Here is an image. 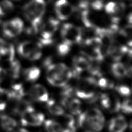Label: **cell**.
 <instances>
[{"instance_id":"cell-1","label":"cell","mask_w":132,"mask_h":132,"mask_svg":"<svg viewBox=\"0 0 132 132\" xmlns=\"http://www.w3.org/2000/svg\"><path fill=\"white\" fill-rule=\"evenodd\" d=\"M78 125L84 132H99L105 123V118L97 108H92L78 115Z\"/></svg>"},{"instance_id":"cell-2","label":"cell","mask_w":132,"mask_h":132,"mask_svg":"<svg viewBox=\"0 0 132 132\" xmlns=\"http://www.w3.org/2000/svg\"><path fill=\"white\" fill-rule=\"evenodd\" d=\"M71 78H73L72 71L64 63L52 64L46 68V79L53 86H64Z\"/></svg>"},{"instance_id":"cell-3","label":"cell","mask_w":132,"mask_h":132,"mask_svg":"<svg viewBox=\"0 0 132 132\" xmlns=\"http://www.w3.org/2000/svg\"><path fill=\"white\" fill-rule=\"evenodd\" d=\"M45 8L46 4L44 0H31L24 7L26 17L31 22L35 32L39 31Z\"/></svg>"},{"instance_id":"cell-4","label":"cell","mask_w":132,"mask_h":132,"mask_svg":"<svg viewBox=\"0 0 132 132\" xmlns=\"http://www.w3.org/2000/svg\"><path fill=\"white\" fill-rule=\"evenodd\" d=\"M97 80L92 76L81 79L75 89V95L79 98L87 101L90 100L96 93L95 89L97 86Z\"/></svg>"},{"instance_id":"cell-5","label":"cell","mask_w":132,"mask_h":132,"mask_svg":"<svg viewBox=\"0 0 132 132\" xmlns=\"http://www.w3.org/2000/svg\"><path fill=\"white\" fill-rule=\"evenodd\" d=\"M21 115V123L23 126H38L44 122L43 114L37 112L31 105H30L23 111Z\"/></svg>"},{"instance_id":"cell-6","label":"cell","mask_w":132,"mask_h":132,"mask_svg":"<svg viewBox=\"0 0 132 132\" xmlns=\"http://www.w3.org/2000/svg\"><path fill=\"white\" fill-rule=\"evenodd\" d=\"M61 35L64 42L70 45L79 43L82 39V31L81 28L70 23H66L63 26Z\"/></svg>"},{"instance_id":"cell-7","label":"cell","mask_w":132,"mask_h":132,"mask_svg":"<svg viewBox=\"0 0 132 132\" xmlns=\"http://www.w3.org/2000/svg\"><path fill=\"white\" fill-rule=\"evenodd\" d=\"M59 22L54 18H50L41 27V38L40 42L42 45H49L53 42L52 37L57 30Z\"/></svg>"},{"instance_id":"cell-8","label":"cell","mask_w":132,"mask_h":132,"mask_svg":"<svg viewBox=\"0 0 132 132\" xmlns=\"http://www.w3.org/2000/svg\"><path fill=\"white\" fill-rule=\"evenodd\" d=\"M23 27V21L19 18H15L4 23V34L8 38H13L22 32Z\"/></svg>"},{"instance_id":"cell-9","label":"cell","mask_w":132,"mask_h":132,"mask_svg":"<svg viewBox=\"0 0 132 132\" xmlns=\"http://www.w3.org/2000/svg\"><path fill=\"white\" fill-rule=\"evenodd\" d=\"M55 11L58 18L67 20L74 11V7L67 0H58L55 4Z\"/></svg>"},{"instance_id":"cell-10","label":"cell","mask_w":132,"mask_h":132,"mask_svg":"<svg viewBox=\"0 0 132 132\" xmlns=\"http://www.w3.org/2000/svg\"><path fill=\"white\" fill-rule=\"evenodd\" d=\"M30 96L33 100L38 102H46L49 99V94L46 89L40 84H35L29 90Z\"/></svg>"},{"instance_id":"cell-11","label":"cell","mask_w":132,"mask_h":132,"mask_svg":"<svg viewBox=\"0 0 132 132\" xmlns=\"http://www.w3.org/2000/svg\"><path fill=\"white\" fill-rule=\"evenodd\" d=\"M90 66V61L82 56L75 57L73 60V75L75 78H78L79 75L85 71H88Z\"/></svg>"},{"instance_id":"cell-12","label":"cell","mask_w":132,"mask_h":132,"mask_svg":"<svg viewBox=\"0 0 132 132\" xmlns=\"http://www.w3.org/2000/svg\"><path fill=\"white\" fill-rule=\"evenodd\" d=\"M128 127V123L123 115H118L108 122V129L110 132H124Z\"/></svg>"},{"instance_id":"cell-13","label":"cell","mask_w":132,"mask_h":132,"mask_svg":"<svg viewBox=\"0 0 132 132\" xmlns=\"http://www.w3.org/2000/svg\"><path fill=\"white\" fill-rule=\"evenodd\" d=\"M131 49H128L125 46L118 45L114 42L111 45L107 52V55H109L113 60L118 62L125 55L128 53Z\"/></svg>"},{"instance_id":"cell-14","label":"cell","mask_w":132,"mask_h":132,"mask_svg":"<svg viewBox=\"0 0 132 132\" xmlns=\"http://www.w3.org/2000/svg\"><path fill=\"white\" fill-rule=\"evenodd\" d=\"M60 103L65 108L69 110L73 115H78L81 113V102L75 98H61Z\"/></svg>"},{"instance_id":"cell-15","label":"cell","mask_w":132,"mask_h":132,"mask_svg":"<svg viewBox=\"0 0 132 132\" xmlns=\"http://www.w3.org/2000/svg\"><path fill=\"white\" fill-rule=\"evenodd\" d=\"M41 45H42L39 42L30 41H24L19 45L18 48V53L22 57L28 58L35 49Z\"/></svg>"},{"instance_id":"cell-16","label":"cell","mask_w":132,"mask_h":132,"mask_svg":"<svg viewBox=\"0 0 132 132\" xmlns=\"http://www.w3.org/2000/svg\"><path fill=\"white\" fill-rule=\"evenodd\" d=\"M9 99L16 101L22 100L26 95L24 86L20 83L13 84L11 86V89L9 90Z\"/></svg>"},{"instance_id":"cell-17","label":"cell","mask_w":132,"mask_h":132,"mask_svg":"<svg viewBox=\"0 0 132 132\" xmlns=\"http://www.w3.org/2000/svg\"><path fill=\"white\" fill-rule=\"evenodd\" d=\"M0 124L2 128L7 132H12L17 126V122L15 120L6 115L0 117Z\"/></svg>"},{"instance_id":"cell-18","label":"cell","mask_w":132,"mask_h":132,"mask_svg":"<svg viewBox=\"0 0 132 132\" xmlns=\"http://www.w3.org/2000/svg\"><path fill=\"white\" fill-rule=\"evenodd\" d=\"M46 108L49 112L52 115L62 116L64 114V110L60 105L57 104L55 100L52 98L48 99L46 101Z\"/></svg>"},{"instance_id":"cell-19","label":"cell","mask_w":132,"mask_h":132,"mask_svg":"<svg viewBox=\"0 0 132 132\" xmlns=\"http://www.w3.org/2000/svg\"><path fill=\"white\" fill-rule=\"evenodd\" d=\"M111 72L114 76L118 79L123 78L128 75L127 68L125 64L122 63L117 62L111 65Z\"/></svg>"},{"instance_id":"cell-20","label":"cell","mask_w":132,"mask_h":132,"mask_svg":"<svg viewBox=\"0 0 132 132\" xmlns=\"http://www.w3.org/2000/svg\"><path fill=\"white\" fill-rule=\"evenodd\" d=\"M41 74V70L37 67H31L27 68L23 72L24 79L28 82H34L39 78Z\"/></svg>"},{"instance_id":"cell-21","label":"cell","mask_w":132,"mask_h":132,"mask_svg":"<svg viewBox=\"0 0 132 132\" xmlns=\"http://www.w3.org/2000/svg\"><path fill=\"white\" fill-rule=\"evenodd\" d=\"M21 65L18 60H13L11 62L10 67L8 70V74L12 79H18L20 76Z\"/></svg>"},{"instance_id":"cell-22","label":"cell","mask_w":132,"mask_h":132,"mask_svg":"<svg viewBox=\"0 0 132 132\" xmlns=\"http://www.w3.org/2000/svg\"><path fill=\"white\" fill-rule=\"evenodd\" d=\"M85 45L90 50H99L101 51L103 43L100 37H92L86 39L85 42Z\"/></svg>"},{"instance_id":"cell-23","label":"cell","mask_w":132,"mask_h":132,"mask_svg":"<svg viewBox=\"0 0 132 132\" xmlns=\"http://www.w3.org/2000/svg\"><path fill=\"white\" fill-rule=\"evenodd\" d=\"M44 127L47 132H61L63 128L60 123L52 119L45 121Z\"/></svg>"},{"instance_id":"cell-24","label":"cell","mask_w":132,"mask_h":132,"mask_svg":"<svg viewBox=\"0 0 132 132\" xmlns=\"http://www.w3.org/2000/svg\"><path fill=\"white\" fill-rule=\"evenodd\" d=\"M125 5L123 2H119L117 5V8L115 12L111 15V21L113 24H117L123 15Z\"/></svg>"},{"instance_id":"cell-25","label":"cell","mask_w":132,"mask_h":132,"mask_svg":"<svg viewBox=\"0 0 132 132\" xmlns=\"http://www.w3.org/2000/svg\"><path fill=\"white\" fill-rule=\"evenodd\" d=\"M121 103L119 99L114 95H110V104L108 111L111 113L118 112L121 110Z\"/></svg>"},{"instance_id":"cell-26","label":"cell","mask_w":132,"mask_h":132,"mask_svg":"<svg viewBox=\"0 0 132 132\" xmlns=\"http://www.w3.org/2000/svg\"><path fill=\"white\" fill-rule=\"evenodd\" d=\"M14 6L9 0H2L0 2V16H3L13 10Z\"/></svg>"},{"instance_id":"cell-27","label":"cell","mask_w":132,"mask_h":132,"mask_svg":"<svg viewBox=\"0 0 132 132\" xmlns=\"http://www.w3.org/2000/svg\"><path fill=\"white\" fill-rule=\"evenodd\" d=\"M97 85L98 86L103 89H111L115 88L114 82L102 77L97 79Z\"/></svg>"},{"instance_id":"cell-28","label":"cell","mask_w":132,"mask_h":132,"mask_svg":"<svg viewBox=\"0 0 132 132\" xmlns=\"http://www.w3.org/2000/svg\"><path fill=\"white\" fill-rule=\"evenodd\" d=\"M75 95V89L71 85H65L60 92L61 98H71Z\"/></svg>"},{"instance_id":"cell-29","label":"cell","mask_w":132,"mask_h":132,"mask_svg":"<svg viewBox=\"0 0 132 132\" xmlns=\"http://www.w3.org/2000/svg\"><path fill=\"white\" fill-rule=\"evenodd\" d=\"M116 91L123 97H129L131 95V89L126 85H119L115 87Z\"/></svg>"},{"instance_id":"cell-30","label":"cell","mask_w":132,"mask_h":132,"mask_svg":"<svg viewBox=\"0 0 132 132\" xmlns=\"http://www.w3.org/2000/svg\"><path fill=\"white\" fill-rule=\"evenodd\" d=\"M71 45L66 42L63 41L62 44L59 45L57 47V52L59 55L61 56H64L67 55L70 51Z\"/></svg>"},{"instance_id":"cell-31","label":"cell","mask_w":132,"mask_h":132,"mask_svg":"<svg viewBox=\"0 0 132 132\" xmlns=\"http://www.w3.org/2000/svg\"><path fill=\"white\" fill-rule=\"evenodd\" d=\"M131 101L130 99H126L121 105V110L126 114H131L132 111Z\"/></svg>"},{"instance_id":"cell-32","label":"cell","mask_w":132,"mask_h":132,"mask_svg":"<svg viewBox=\"0 0 132 132\" xmlns=\"http://www.w3.org/2000/svg\"><path fill=\"white\" fill-rule=\"evenodd\" d=\"M118 3H116L115 2H110L106 5L105 6V9L106 12L108 14L112 15L114 13L115 11H116L117 8Z\"/></svg>"},{"instance_id":"cell-33","label":"cell","mask_w":132,"mask_h":132,"mask_svg":"<svg viewBox=\"0 0 132 132\" xmlns=\"http://www.w3.org/2000/svg\"><path fill=\"white\" fill-rule=\"evenodd\" d=\"M104 5V0H93L90 3V6L93 9L100 11L102 9Z\"/></svg>"},{"instance_id":"cell-34","label":"cell","mask_w":132,"mask_h":132,"mask_svg":"<svg viewBox=\"0 0 132 132\" xmlns=\"http://www.w3.org/2000/svg\"><path fill=\"white\" fill-rule=\"evenodd\" d=\"M120 32L125 37H130L131 35V24H128L123 29L120 31Z\"/></svg>"},{"instance_id":"cell-35","label":"cell","mask_w":132,"mask_h":132,"mask_svg":"<svg viewBox=\"0 0 132 132\" xmlns=\"http://www.w3.org/2000/svg\"><path fill=\"white\" fill-rule=\"evenodd\" d=\"M9 99V90L0 88V101H6V100Z\"/></svg>"},{"instance_id":"cell-36","label":"cell","mask_w":132,"mask_h":132,"mask_svg":"<svg viewBox=\"0 0 132 132\" xmlns=\"http://www.w3.org/2000/svg\"><path fill=\"white\" fill-rule=\"evenodd\" d=\"M61 132H76V127L75 125H65L64 128H62Z\"/></svg>"},{"instance_id":"cell-37","label":"cell","mask_w":132,"mask_h":132,"mask_svg":"<svg viewBox=\"0 0 132 132\" xmlns=\"http://www.w3.org/2000/svg\"><path fill=\"white\" fill-rule=\"evenodd\" d=\"M6 107V101H0V111H2Z\"/></svg>"},{"instance_id":"cell-38","label":"cell","mask_w":132,"mask_h":132,"mask_svg":"<svg viewBox=\"0 0 132 132\" xmlns=\"http://www.w3.org/2000/svg\"><path fill=\"white\" fill-rule=\"evenodd\" d=\"M128 22L129 23V24H131L132 22V16L131 13H129V15L128 16Z\"/></svg>"},{"instance_id":"cell-39","label":"cell","mask_w":132,"mask_h":132,"mask_svg":"<svg viewBox=\"0 0 132 132\" xmlns=\"http://www.w3.org/2000/svg\"><path fill=\"white\" fill-rule=\"evenodd\" d=\"M18 132H29V131L25 129H20L18 130Z\"/></svg>"},{"instance_id":"cell-40","label":"cell","mask_w":132,"mask_h":132,"mask_svg":"<svg viewBox=\"0 0 132 132\" xmlns=\"http://www.w3.org/2000/svg\"><path fill=\"white\" fill-rule=\"evenodd\" d=\"M4 71V69H2V68L0 67V74H1V73L2 72H3Z\"/></svg>"}]
</instances>
